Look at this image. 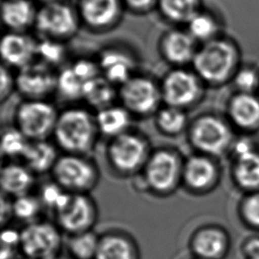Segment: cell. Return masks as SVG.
Instances as JSON below:
<instances>
[{"label": "cell", "instance_id": "4316f807", "mask_svg": "<svg viewBox=\"0 0 259 259\" xmlns=\"http://www.w3.org/2000/svg\"><path fill=\"white\" fill-rule=\"evenodd\" d=\"M116 87L100 74L85 84L83 100L98 111L113 104L115 98L118 97V89Z\"/></svg>", "mask_w": 259, "mask_h": 259}, {"label": "cell", "instance_id": "d6986e66", "mask_svg": "<svg viewBox=\"0 0 259 259\" xmlns=\"http://www.w3.org/2000/svg\"><path fill=\"white\" fill-rule=\"evenodd\" d=\"M122 6L121 0H79L77 11L87 27L101 31L117 23Z\"/></svg>", "mask_w": 259, "mask_h": 259}, {"label": "cell", "instance_id": "60d3db41", "mask_svg": "<svg viewBox=\"0 0 259 259\" xmlns=\"http://www.w3.org/2000/svg\"><path fill=\"white\" fill-rule=\"evenodd\" d=\"M15 86V76H12L9 68L5 65L1 66V87H0V99L4 101L12 93Z\"/></svg>", "mask_w": 259, "mask_h": 259}, {"label": "cell", "instance_id": "b9f144b4", "mask_svg": "<svg viewBox=\"0 0 259 259\" xmlns=\"http://www.w3.org/2000/svg\"><path fill=\"white\" fill-rule=\"evenodd\" d=\"M1 246H8L20 250V231L14 228L3 227L1 233Z\"/></svg>", "mask_w": 259, "mask_h": 259}, {"label": "cell", "instance_id": "8d00e7d4", "mask_svg": "<svg viewBox=\"0 0 259 259\" xmlns=\"http://www.w3.org/2000/svg\"><path fill=\"white\" fill-rule=\"evenodd\" d=\"M66 57V47L63 40L41 37L36 44V60L55 67Z\"/></svg>", "mask_w": 259, "mask_h": 259}, {"label": "cell", "instance_id": "f546056e", "mask_svg": "<svg viewBox=\"0 0 259 259\" xmlns=\"http://www.w3.org/2000/svg\"><path fill=\"white\" fill-rule=\"evenodd\" d=\"M158 11L166 20L186 24L202 7L201 0H158Z\"/></svg>", "mask_w": 259, "mask_h": 259}, {"label": "cell", "instance_id": "ba28073f", "mask_svg": "<svg viewBox=\"0 0 259 259\" xmlns=\"http://www.w3.org/2000/svg\"><path fill=\"white\" fill-rule=\"evenodd\" d=\"M159 84L163 103L184 110L202 99L206 86L193 70L184 67H173Z\"/></svg>", "mask_w": 259, "mask_h": 259}, {"label": "cell", "instance_id": "f1b7e54d", "mask_svg": "<svg viewBox=\"0 0 259 259\" xmlns=\"http://www.w3.org/2000/svg\"><path fill=\"white\" fill-rule=\"evenodd\" d=\"M186 30L198 44H204L223 34L219 17L203 8L186 23Z\"/></svg>", "mask_w": 259, "mask_h": 259}, {"label": "cell", "instance_id": "7bdbcfd3", "mask_svg": "<svg viewBox=\"0 0 259 259\" xmlns=\"http://www.w3.org/2000/svg\"><path fill=\"white\" fill-rule=\"evenodd\" d=\"M123 6L136 13H144L155 6H157L158 0H121Z\"/></svg>", "mask_w": 259, "mask_h": 259}, {"label": "cell", "instance_id": "f35d334b", "mask_svg": "<svg viewBox=\"0 0 259 259\" xmlns=\"http://www.w3.org/2000/svg\"><path fill=\"white\" fill-rule=\"evenodd\" d=\"M70 67L72 68L74 73L85 83L101 74L97 60L94 61L89 58L77 59L70 65Z\"/></svg>", "mask_w": 259, "mask_h": 259}, {"label": "cell", "instance_id": "cb8c5ba5", "mask_svg": "<svg viewBox=\"0 0 259 259\" xmlns=\"http://www.w3.org/2000/svg\"><path fill=\"white\" fill-rule=\"evenodd\" d=\"M37 9L31 0H4L1 14L4 25L9 31L24 32L34 26Z\"/></svg>", "mask_w": 259, "mask_h": 259}, {"label": "cell", "instance_id": "ee69618b", "mask_svg": "<svg viewBox=\"0 0 259 259\" xmlns=\"http://www.w3.org/2000/svg\"><path fill=\"white\" fill-rule=\"evenodd\" d=\"M1 221H2V226L4 227L6 222L13 217L12 214V200H9L6 195L2 196L1 200Z\"/></svg>", "mask_w": 259, "mask_h": 259}, {"label": "cell", "instance_id": "1f68e13d", "mask_svg": "<svg viewBox=\"0 0 259 259\" xmlns=\"http://www.w3.org/2000/svg\"><path fill=\"white\" fill-rule=\"evenodd\" d=\"M85 82L80 79L69 66L64 67L57 73L56 92L67 101L83 99Z\"/></svg>", "mask_w": 259, "mask_h": 259}, {"label": "cell", "instance_id": "5bb4252c", "mask_svg": "<svg viewBox=\"0 0 259 259\" xmlns=\"http://www.w3.org/2000/svg\"><path fill=\"white\" fill-rule=\"evenodd\" d=\"M222 172L219 159L194 152L184 158L182 186L191 194L210 193L221 183Z\"/></svg>", "mask_w": 259, "mask_h": 259}, {"label": "cell", "instance_id": "d6a6232c", "mask_svg": "<svg viewBox=\"0 0 259 259\" xmlns=\"http://www.w3.org/2000/svg\"><path fill=\"white\" fill-rule=\"evenodd\" d=\"M237 214L242 225L259 234V191L243 193L237 205Z\"/></svg>", "mask_w": 259, "mask_h": 259}, {"label": "cell", "instance_id": "277c9868", "mask_svg": "<svg viewBox=\"0 0 259 259\" xmlns=\"http://www.w3.org/2000/svg\"><path fill=\"white\" fill-rule=\"evenodd\" d=\"M184 158L172 147L152 150L143 170L141 179L144 188L157 196H169L182 185Z\"/></svg>", "mask_w": 259, "mask_h": 259}, {"label": "cell", "instance_id": "2e32d148", "mask_svg": "<svg viewBox=\"0 0 259 259\" xmlns=\"http://www.w3.org/2000/svg\"><path fill=\"white\" fill-rule=\"evenodd\" d=\"M15 86L24 99H46L51 93L56 92L57 73L53 67L34 60L18 69Z\"/></svg>", "mask_w": 259, "mask_h": 259}, {"label": "cell", "instance_id": "7402d4cb", "mask_svg": "<svg viewBox=\"0 0 259 259\" xmlns=\"http://www.w3.org/2000/svg\"><path fill=\"white\" fill-rule=\"evenodd\" d=\"M94 259H141L135 238L121 230H110L99 236Z\"/></svg>", "mask_w": 259, "mask_h": 259}, {"label": "cell", "instance_id": "603a6c76", "mask_svg": "<svg viewBox=\"0 0 259 259\" xmlns=\"http://www.w3.org/2000/svg\"><path fill=\"white\" fill-rule=\"evenodd\" d=\"M0 185L7 197L15 198L30 193L34 185V173L23 163H7L1 169Z\"/></svg>", "mask_w": 259, "mask_h": 259}, {"label": "cell", "instance_id": "e0dca14e", "mask_svg": "<svg viewBox=\"0 0 259 259\" xmlns=\"http://www.w3.org/2000/svg\"><path fill=\"white\" fill-rule=\"evenodd\" d=\"M225 116L239 135L259 132V93L234 91L226 103Z\"/></svg>", "mask_w": 259, "mask_h": 259}, {"label": "cell", "instance_id": "4fadbf2b", "mask_svg": "<svg viewBox=\"0 0 259 259\" xmlns=\"http://www.w3.org/2000/svg\"><path fill=\"white\" fill-rule=\"evenodd\" d=\"M80 21L78 11L59 0L42 4L37 9L34 28L41 37L64 41L77 32Z\"/></svg>", "mask_w": 259, "mask_h": 259}, {"label": "cell", "instance_id": "30bf717a", "mask_svg": "<svg viewBox=\"0 0 259 259\" xmlns=\"http://www.w3.org/2000/svg\"><path fill=\"white\" fill-rule=\"evenodd\" d=\"M117 89L121 105L132 115H154L162 106L160 84L148 76L135 74Z\"/></svg>", "mask_w": 259, "mask_h": 259}, {"label": "cell", "instance_id": "6da1fadb", "mask_svg": "<svg viewBox=\"0 0 259 259\" xmlns=\"http://www.w3.org/2000/svg\"><path fill=\"white\" fill-rule=\"evenodd\" d=\"M242 63V52L238 42L222 34L200 44L191 65L206 86L221 87L231 83Z\"/></svg>", "mask_w": 259, "mask_h": 259}, {"label": "cell", "instance_id": "836d02e7", "mask_svg": "<svg viewBox=\"0 0 259 259\" xmlns=\"http://www.w3.org/2000/svg\"><path fill=\"white\" fill-rule=\"evenodd\" d=\"M231 84L236 92L259 93V66L243 62L236 71Z\"/></svg>", "mask_w": 259, "mask_h": 259}, {"label": "cell", "instance_id": "8992f818", "mask_svg": "<svg viewBox=\"0 0 259 259\" xmlns=\"http://www.w3.org/2000/svg\"><path fill=\"white\" fill-rule=\"evenodd\" d=\"M52 180L70 193H89L100 179L97 164L88 155L64 153L51 171Z\"/></svg>", "mask_w": 259, "mask_h": 259}, {"label": "cell", "instance_id": "9a60e30c", "mask_svg": "<svg viewBox=\"0 0 259 259\" xmlns=\"http://www.w3.org/2000/svg\"><path fill=\"white\" fill-rule=\"evenodd\" d=\"M228 230L219 224H205L196 228L188 240V248L196 259H225L231 250Z\"/></svg>", "mask_w": 259, "mask_h": 259}, {"label": "cell", "instance_id": "f6af8a7d", "mask_svg": "<svg viewBox=\"0 0 259 259\" xmlns=\"http://www.w3.org/2000/svg\"><path fill=\"white\" fill-rule=\"evenodd\" d=\"M42 2V4H46V3H51V2H55V1H59V0H39Z\"/></svg>", "mask_w": 259, "mask_h": 259}, {"label": "cell", "instance_id": "52a82bcc", "mask_svg": "<svg viewBox=\"0 0 259 259\" xmlns=\"http://www.w3.org/2000/svg\"><path fill=\"white\" fill-rule=\"evenodd\" d=\"M228 156L234 186L243 193L259 191V143L253 136H237Z\"/></svg>", "mask_w": 259, "mask_h": 259}, {"label": "cell", "instance_id": "c3c4849f", "mask_svg": "<svg viewBox=\"0 0 259 259\" xmlns=\"http://www.w3.org/2000/svg\"><path fill=\"white\" fill-rule=\"evenodd\" d=\"M192 259H196V258H193V257H192Z\"/></svg>", "mask_w": 259, "mask_h": 259}, {"label": "cell", "instance_id": "bcb514c9", "mask_svg": "<svg viewBox=\"0 0 259 259\" xmlns=\"http://www.w3.org/2000/svg\"><path fill=\"white\" fill-rule=\"evenodd\" d=\"M51 259H67V258H65V257H63L61 255H58V256H55V257H53Z\"/></svg>", "mask_w": 259, "mask_h": 259}, {"label": "cell", "instance_id": "e575fe53", "mask_svg": "<svg viewBox=\"0 0 259 259\" xmlns=\"http://www.w3.org/2000/svg\"><path fill=\"white\" fill-rule=\"evenodd\" d=\"M42 204L37 195L30 193L17 196L12 199V214L20 222L26 224L37 221Z\"/></svg>", "mask_w": 259, "mask_h": 259}, {"label": "cell", "instance_id": "ab89813d", "mask_svg": "<svg viewBox=\"0 0 259 259\" xmlns=\"http://www.w3.org/2000/svg\"><path fill=\"white\" fill-rule=\"evenodd\" d=\"M240 252L244 259L259 257V234L255 233L246 237L240 244Z\"/></svg>", "mask_w": 259, "mask_h": 259}, {"label": "cell", "instance_id": "ffe728a7", "mask_svg": "<svg viewBox=\"0 0 259 259\" xmlns=\"http://www.w3.org/2000/svg\"><path fill=\"white\" fill-rule=\"evenodd\" d=\"M97 63L101 75L117 87L136 74L135 56L121 47L111 46L103 49L97 58Z\"/></svg>", "mask_w": 259, "mask_h": 259}, {"label": "cell", "instance_id": "ac0fdd59", "mask_svg": "<svg viewBox=\"0 0 259 259\" xmlns=\"http://www.w3.org/2000/svg\"><path fill=\"white\" fill-rule=\"evenodd\" d=\"M198 46L186 29L172 28L161 35L159 52L161 57L173 67H184L192 63Z\"/></svg>", "mask_w": 259, "mask_h": 259}, {"label": "cell", "instance_id": "9c48e42d", "mask_svg": "<svg viewBox=\"0 0 259 259\" xmlns=\"http://www.w3.org/2000/svg\"><path fill=\"white\" fill-rule=\"evenodd\" d=\"M59 111L47 99H24L14 114L17 127L29 141L48 140L53 137Z\"/></svg>", "mask_w": 259, "mask_h": 259}, {"label": "cell", "instance_id": "3957f363", "mask_svg": "<svg viewBox=\"0 0 259 259\" xmlns=\"http://www.w3.org/2000/svg\"><path fill=\"white\" fill-rule=\"evenodd\" d=\"M191 148L213 158L229 155L237 138V132L225 115L204 112L193 118L186 131Z\"/></svg>", "mask_w": 259, "mask_h": 259}, {"label": "cell", "instance_id": "8fae6325", "mask_svg": "<svg viewBox=\"0 0 259 259\" xmlns=\"http://www.w3.org/2000/svg\"><path fill=\"white\" fill-rule=\"evenodd\" d=\"M62 246V231L56 223L37 220L20 231V252L25 259H51L60 255Z\"/></svg>", "mask_w": 259, "mask_h": 259}, {"label": "cell", "instance_id": "7a4b0ae2", "mask_svg": "<svg viewBox=\"0 0 259 259\" xmlns=\"http://www.w3.org/2000/svg\"><path fill=\"white\" fill-rule=\"evenodd\" d=\"M99 135L95 114L86 108L73 106L59 112L53 138L64 153L88 155Z\"/></svg>", "mask_w": 259, "mask_h": 259}, {"label": "cell", "instance_id": "7c38bea8", "mask_svg": "<svg viewBox=\"0 0 259 259\" xmlns=\"http://www.w3.org/2000/svg\"><path fill=\"white\" fill-rule=\"evenodd\" d=\"M54 214L57 226L70 236L93 230L98 220V207L89 193H69Z\"/></svg>", "mask_w": 259, "mask_h": 259}, {"label": "cell", "instance_id": "83f0119b", "mask_svg": "<svg viewBox=\"0 0 259 259\" xmlns=\"http://www.w3.org/2000/svg\"><path fill=\"white\" fill-rule=\"evenodd\" d=\"M155 126L166 137H177L186 132L189 125L187 113L184 109L166 105L161 106L154 114Z\"/></svg>", "mask_w": 259, "mask_h": 259}, {"label": "cell", "instance_id": "d4e9b609", "mask_svg": "<svg viewBox=\"0 0 259 259\" xmlns=\"http://www.w3.org/2000/svg\"><path fill=\"white\" fill-rule=\"evenodd\" d=\"M56 144L49 140L30 141L21 160L34 174L51 172L60 155Z\"/></svg>", "mask_w": 259, "mask_h": 259}, {"label": "cell", "instance_id": "4dcf8cb0", "mask_svg": "<svg viewBox=\"0 0 259 259\" xmlns=\"http://www.w3.org/2000/svg\"><path fill=\"white\" fill-rule=\"evenodd\" d=\"M99 236L93 230L70 235L67 240V250L73 259H94Z\"/></svg>", "mask_w": 259, "mask_h": 259}, {"label": "cell", "instance_id": "d590c367", "mask_svg": "<svg viewBox=\"0 0 259 259\" xmlns=\"http://www.w3.org/2000/svg\"><path fill=\"white\" fill-rule=\"evenodd\" d=\"M29 142L30 141L17 127L6 128L2 133V156L7 159H21Z\"/></svg>", "mask_w": 259, "mask_h": 259}, {"label": "cell", "instance_id": "484cf974", "mask_svg": "<svg viewBox=\"0 0 259 259\" xmlns=\"http://www.w3.org/2000/svg\"><path fill=\"white\" fill-rule=\"evenodd\" d=\"M132 116L121 104H112L96 111L95 120L99 134L112 139L130 131Z\"/></svg>", "mask_w": 259, "mask_h": 259}, {"label": "cell", "instance_id": "44dd1931", "mask_svg": "<svg viewBox=\"0 0 259 259\" xmlns=\"http://www.w3.org/2000/svg\"><path fill=\"white\" fill-rule=\"evenodd\" d=\"M36 44L25 32L8 31L0 42V54L3 65L8 68L13 67L20 69L36 60Z\"/></svg>", "mask_w": 259, "mask_h": 259}, {"label": "cell", "instance_id": "681fc988", "mask_svg": "<svg viewBox=\"0 0 259 259\" xmlns=\"http://www.w3.org/2000/svg\"><path fill=\"white\" fill-rule=\"evenodd\" d=\"M24 259H25V258H24Z\"/></svg>", "mask_w": 259, "mask_h": 259}, {"label": "cell", "instance_id": "7dc6e473", "mask_svg": "<svg viewBox=\"0 0 259 259\" xmlns=\"http://www.w3.org/2000/svg\"><path fill=\"white\" fill-rule=\"evenodd\" d=\"M253 259H259V257H257V258H253Z\"/></svg>", "mask_w": 259, "mask_h": 259}, {"label": "cell", "instance_id": "5b68a950", "mask_svg": "<svg viewBox=\"0 0 259 259\" xmlns=\"http://www.w3.org/2000/svg\"><path fill=\"white\" fill-rule=\"evenodd\" d=\"M151 152L149 139L138 131L130 130L109 139L105 158L114 173L130 177L141 173Z\"/></svg>", "mask_w": 259, "mask_h": 259}, {"label": "cell", "instance_id": "74e56055", "mask_svg": "<svg viewBox=\"0 0 259 259\" xmlns=\"http://www.w3.org/2000/svg\"><path fill=\"white\" fill-rule=\"evenodd\" d=\"M70 192L63 189L59 184H57L54 180L51 182L45 183L38 193V198L42 204V206L49 207L53 211H55L68 197Z\"/></svg>", "mask_w": 259, "mask_h": 259}]
</instances>
